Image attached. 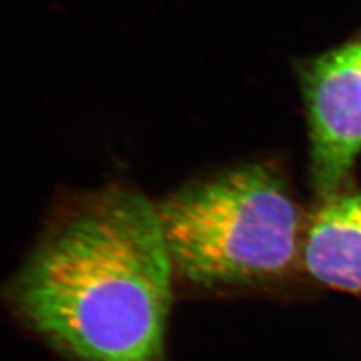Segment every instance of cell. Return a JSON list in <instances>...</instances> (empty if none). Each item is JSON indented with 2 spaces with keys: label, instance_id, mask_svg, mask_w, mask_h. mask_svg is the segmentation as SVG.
Segmentation results:
<instances>
[{
  "label": "cell",
  "instance_id": "2",
  "mask_svg": "<svg viewBox=\"0 0 361 361\" xmlns=\"http://www.w3.org/2000/svg\"><path fill=\"white\" fill-rule=\"evenodd\" d=\"M155 205L176 290L185 295L276 292L301 269L306 223L274 161H243L202 173Z\"/></svg>",
  "mask_w": 361,
  "mask_h": 361
},
{
  "label": "cell",
  "instance_id": "1",
  "mask_svg": "<svg viewBox=\"0 0 361 361\" xmlns=\"http://www.w3.org/2000/svg\"><path fill=\"white\" fill-rule=\"evenodd\" d=\"M175 292L157 205L113 183L58 199L2 300L68 361H169Z\"/></svg>",
  "mask_w": 361,
  "mask_h": 361
},
{
  "label": "cell",
  "instance_id": "4",
  "mask_svg": "<svg viewBox=\"0 0 361 361\" xmlns=\"http://www.w3.org/2000/svg\"><path fill=\"white\" fill-rule=\"evenodd\" d=\"M301 265L318 283L361 298V191L319 202L304 226Z\"/></svg>",
  "mask_w": 361,
  "mask_h": 361
},
{
  "label": "cell",
  "instance_id": "3",
  "mask_svg": "<svg viewBox=\"0 0 361 361\" xmlns=\"http://www.w3.org/2000/svg\"><path fill=\"white\" fill-rule=\"evenodd\" d=\"M301 77L310 184L322 202L346 190L361 152V41L318 56Z\"/></svg>",
  "mask_w": 361,
  "mask_h": 361
}]
</instances>
